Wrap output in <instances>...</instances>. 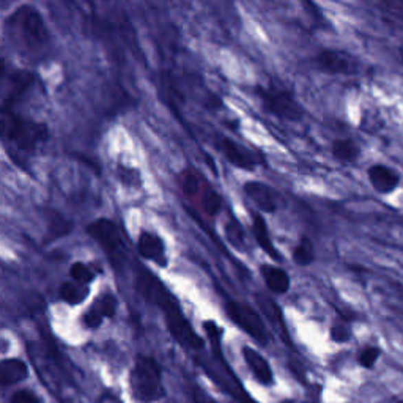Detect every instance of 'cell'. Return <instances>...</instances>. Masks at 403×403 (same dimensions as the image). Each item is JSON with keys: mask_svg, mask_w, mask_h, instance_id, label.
I'll return each instance as SVG.
<instances>
[{"mask_svg": "<svg viewBox=\"0 0 403 403\" xmlns=\"http://www.w3.org/2000/svg\"><path fill=\"white\" fill-rule=\"evenodd\" d=\"M224 310L228 320L233 321L239 329H243L246 334L252 337L255 342H259L260 345H268V331H266V326L263 321H261L260 315L255 312L252 307L248 306V304L232 301L230 299V301H227L224 304Z\"/></svg>", "mask_w": 403, "mask_h": 403, "instance_id": "obj_6", "label": "cell"}, {"mask_svg": "<svg viewBox=\"0 0 403 403\" xmlns=\"http://www.w3.org/2000/svg\"><path fill=\"white\" fill-rule=\"evenodd\" d=\"M138 252L142 259L149 261H155L160 266L167 265V255H166V244L162 238L156 233L142 232L138 239Z\"/></svg>", "mask_w": 403, "mask_h": 403, "instance_id": "obj_10", "label": "cell"}, {"mask_svg": "<svg viewBox=\"0 0 403 403\" xmlns=\"http://www.w3.org/2000/svg\"><path fill=\"white\" fill-rule=\"evenodd\" d=\"M60 296L63 298V301L68 304H80L84 299L89 296V288L85 285H79L76 282H67V284L62 285V290H60Z\"/></svg>", "mask_w": 403, "mask_h": 403, "instance_id": "obj_22", "label": "cell"}, {"mask_svg": "<svg viewBox=\"0 0 403 403\" xmlns=\"http://www.w3.org/2000/svg\"><path fill=\"white\" fill-rule=\"evenodd\" d=\"M87 233L100 244L112 266H120L127 257V248L118 227L109 219H96L87 227Z\"/></svg>", "mask_w": 403, "mask_h": 403, "instance_id": "obj_5", "label": "cell"}, {"mask_svg": "<svg viewBox=\"0 0 403 403\" xmlns=\"http://www.w3.org/2000/svg\"><path fill=\"white\" fill-rule=\"evenodd\" d=\"M118 178L128 186H138V184H140V173L129 167H118Z\"/></svg>", "mask_w": 403, "mask_h": 403, "instance_id": "obj_27", "label": "cell"}, {"mask_svg": "<svg viewBox=\"0 0 403 403\" xmlns=\"http://www.w3.org/2000/svg\"><path fill=\"white\" fill-rule=\"evenodd\" d=\"M260 274L268 290L273 295H285L290 290L292 281L287 271L276 265H261Z\"/></svg>", "mask_w": 403, "mask_h": 403, "instance_id": "obj_16", "label": "cell"}, {"mask_svg": "<svg viewBox=\"0 0 403 403\" xmlns=\"http://www.w3.org/2000/svg\"><path fill=\"white\" fill-rule=\"evenodd\" d=\"M331 340L337 342V344H345L351 339V328L348 326L347 320H340V321H336L334 325L331 326Z\"/></svg>", "mask_w": 403, "mask_h": 403, "instance_id": "obj_26", "label": "cell"}, {"mask_svg": "<svg viewBox=\"0 0 403 403\" xmlns=\"http://www.w3.org/2000/svg\"><path fill=\"white\" fill-rule=\"evenodd\" d=\"M369 182L378 194H391L400 184V173L384 164H373L367 171Z\"/></svg>", "mask_w": 403, "mask_h": 403, "instance_id": "obj_11", "label": "cell"}, {"mask_svg": "<svg viewBox=\"0 0 403 403\" xmlns=\"http://www.w3.org/2000/svg\"><path fill=\"white\" fill-rule=\"evenodd\" d=\"M399 403H403V400H400V402H399Z\"/></svg>", "mask_w": 403, "mask_h": 403, "instance_id": "obj_31", "label": "cell"}, {"mask_svg": "<svg viewBox=\"0 0 403 403\" xmlns=\"http://www.w3.org/2000/svg\"><path fill=\"white\" fill-rule=\"evenodd\" d=\"M27 377V366L21 359H5L0 362V384L10 386L23 381Z\"/></svg>", "mask_w": 403, "mask_h": 403, "instance_id": "obj_18", "label": "cell"}, {"mask_svg": "<svg viewBox=\"0 0 403 403\" xmlns=\"http://www.w3.org/2000/svg\"><path fill=\"white\" fill-rule=\"evenodd\" d=\"M226 237L228 243L232 244L237 250L246 249V239H244V230L241 224L237 219H230L226 224Z\"/></svg>", "mask_w": 403, "mask_h": 403, "instance_id": "obj_23", "label": "cell"}, {"mask_svg": "<svg viewBox=\"0 0 403 403\" xmlns=\"http://www.w3.org/2000/svg\"><path fill=\"white\" fill-rule=\"evenodd\" d=\"M0 139L18 153L32 155L49 139V131L43 123L21 117L0 102Z\"/></svg>", "mask_w": 403, "mask_h": 403, "instance_id": "obj_1", "label": "cell"}, {"mask_svg": "<svg viewBox=\"0 0 403 403\" xmlns=\"http://www.w3.org/2000/svg\"><path fill=\"white\" fill-rule=\"evenodd\" d=\"M7 30L14 45L29 56L40 57L49 45V32L45 21L40 12L29 5H23L10 16Z\"/></svg>", "mask_w": 403, "mask_h": 403, "instance_id": "obj_2", "label": "cell"}, {"mask_svg": "<svg viewBox=\"0 0 403 403\" xmlns=\"http://www.w3.org/2000/svg\"><path fill=\"white\" fill-rule=\"evenodd\" d=\"M315 67H317L321 73L329 76H347L356 73L358 63L353 58L351 54L342 49H320L317 56H315Z\"/></svg>", "mask_w": 403, "mask_h": 403, "instance_id": "obj_7", "label": "cell"}, {"mask_svg": "<svg viewBox=\"0 0 403 403\" xmlns=\"http://www.w3.org/2000/svg\"><path fill=\"white\" fill-rule=\"evenodd\" d=\"M197 205L200 206V210L204 211L206 216L215 217L222 208V197L219 194H217V190L210 184V186L205 189V193L202 194V197L199 199Z\"/></svg>", "mask_w": 403, "mask_h": 403, "instance_id": "obj_21", "label": "cell"}, {"mask_svg": "<svg viewBox=\"0 0 403 403\" xmlns=\"http://www.w3.org/2000/svg\"><path fill=\"white\" fill-rule=\"evenodd\" d=\"M380 356H381V350L378 347L366 345L361 351H359L358 362H359V366L364 367V369H372L375 364H377Z\"/></svg>", "mask_w": 403, "mask_h": 403, "instance_id": "obj_25", "label": "cell"}, {"mask_svg": "<svg viewBox=\"0 0 403 403\" xmlns=\"http://www.w3.org/2000/svg\"><path fill=\"white\" fill-rule=\"evenodd\" d=\"M177 183L183 195H186L188 199L194 200V204H197L199 199L202 197V194L205 193V189L210 186V183L206 182V178L202 175L199 171H195V168H190V167L184 168V171L178 173Z\"/></svg>", "mask_w": 403, "mask_h": 403, "instance_id": "obj_12", "label": "cell"}, {"mask_svg": "<svg viewBox=\"0 0 403 403\" xmlns=\"http://www.w3.org/2000/svg\"><path fill=\"white\" fill-rule=\"evenodd\" d=\"M331 153L334 160L344 164H353L361 156V146L350 138L334 139L331 144Z\"/></svg>", "mask_w": 403, "mask_h": 403, "instance_id": "obj_17", "label": "cell"}, {"mask_svg": "<svg viewBox=\"0 0 403 403\" xmlns=\"http://www.w3.org/2000/svg\"><path fill=\"white\" fill-rule=\"evenodd\" d=\"M131 389L135 399L142 403H153L162 399L164 386H162L161 367L153 358L139 356L131 372Z\"/></svg>", "mask_w": 403, "mask_h": 403, "instance_id": "obj_3", "label": "cell"}, {"mask_svg": "<svg viewBox=\"0 0 403 403\" xmlns=\"http://www.w3.org/2000/svg\"><path fill=\"white\" fill-rule=\"evenodd\" d=\"M244 194L248 199L259 208V213L276 215L277 213V200L273 188L261 182H246L243 186Z\"/></svg>", "mask_w": 403, "mask_h": 403, "instance_id": "obj_9", "label": "cell"}, {"mask_svg": "<svg viewBox=\"0 0 403 403\" xmlns=\"http://www.w3.org/2000/svg\"><path fill=\"white\" fill-rule=\"evenodd\" d=\"M243 358L244 362L248 364L250 372H252L254 378L259 383L268 386L273 383V369H271L270 362L266 361L263 355H260L257 350H254L252 347H243Z\"/></svg>", "mask_w": 403, "mask_h": 403, "instance_id": "obj_14", "label": "cell"}, {"mask_svg": "<svg viewBox=\"0 0 403 403\" xmlns=\"http://www.w3.org/2000/svg\"><path fill=\"white\" fill-rule=\"evenodd\" d=\"M190 395H193L190 399H193L194 403H216L213 399H211L210 395H206L204 391H200L197 388L193 391V394H190Z\"/></svg>", "mask_w": 403, "mask_h": 403, "instance_id": "obj_29", "label": "cell"}, {"mask_svg": "<svg viewBox=\"0 0 403 403\" xmlns=\"http://www.w3.org/2000/svg\"><path fill=\"white\" fill-rule=\"evenodd\" d=\"M255 299H257L261 312H263L266 317H268L271 323L276 326V329H279L282 332V337L285 336V339H288L287 331H285V323H284V320H282L281 310H279V307L276 306L274 301H271L268 296L261 295V293H255Z\"/></svg>", "mask_w": 403, "mask_h": 403, "instance_id": "obj_19", "label": "cell"}, {"mask_svg": "<svg viewBox=\"0 0 403 403\" xmlns=\"http://www.w3.org/2000/svg\"><path fill=\"white\" fill-rule=\"evenodd\" d=\"M282 403H299V402H295V400H285V402H282Z\"/></svg>", "mask_w": 403, "mask_h": 403, "instance_id": "obj_30", "label": "cell"}, {"mask_svg": "<svg viewBox=\"0 0 403 403\" xmlns=\"http://www.w3.org/2000/svg\"><path fill=\"white\" fill-rule=\"evenodd\" d=\"M69 276H72V279L73 282H76V284L85 285V287L95 281L94 270H91L90 266H87L85 263H80V261L74 263L72 268H69Z\"/></svg>", "mask_w": 403, "mask_h": 403, "instance_id": "obj_24", "label": "cell"}, {"mask_svg": "<svg viewBox=\"0 0 403 403\" xmlns=\"http://www.w3.org/2000/svg\"><path fill=\"white\" fill-rule=\"evenodd\" d=\"M255 95L259 96L261 107L270 116L285 122H299L304 117V109L299 105L293 94L285 89L276 87H255Z\"/></svg>", "mask_w": 403, "mask_h": 403, "instance_id": "obj_4", "label": "cell"}, {"mask_svg": "<svg viewBox=\"0 0 403 403\" xmlns=\"http://www.w3.org/2000/svg\"><path fill=\"white\" fill-rule=\"evenodd\" d=\"M292 259L298 266H303V268H306V266H310L314 263V261H315V249H314L312 241H310V238L301 237V239H299V243L296 244L295 248H293Z\"/></svg>", "mask_w": 403, "mask_h": 403, "instance_id": "obj_20", "label": "cell"}, {"mask_svg": "<svg viewBox=\"0 0 403 403\" xmlns=\"http://www.w3.org/2000/svg\"><path fill=\"white\" fill-rule=\"evenodd\" d=\"M117 309V299L112 295H105L98 298L89 310L84 315V323L87 328L96 329L106 318H112L116 315Z\"/></svg>", "mask_w": 403, "mask_h": 403, "instance_id": "obj_13", "label": "cell"}, {"mask_svg": "<svg viewBox=\"0 0 403 403\" xmlns=\"http://www.w3.org/2000/svg\"><path fill=\"white\" fill-rule=\"evenodd\" d=\"M10 403H40L38 397L30 391H18L14 392Z\"/></svg>", "mask_w": 403, "mask_h": 403, "instance_id": "obj_28", "label": "cell"}, {"mask_svg": "<svg viewBox=\"0 0 403 403\" xmlns=\"http://www.w3.org/2000/svg\"><path fill=\"white\" fill-rule=\"evenodd\" d=\"M217 149L226 156V160L241 171L252 172L259 166V155L248 150L246 146L228 138L217 139Z\"/></svg>", "mask_w": 403, "mask_h": 403, "instance_id": "obj_8", "label": "cell"}, {"mask_svg": "<svg viewBox=\"0 0 403 403\" xmlns=\"http://www.w3.org/2000/svg\"><path fill=\"white\" fill-rule=\"evenodd\" d=\"M252 233L255 238V243L259 244V248L263 250V252L268 255V257L273 259L277 263H281L282 255L279 254V250L274 246L273 238H271L268 224H266L265 217L261 216L259 211L257 213H252Z\"/></svg>", "mask_w": 403, "mask_h": 403, "instance_id": "obj_15", "label": "cell"}]
</instances>
